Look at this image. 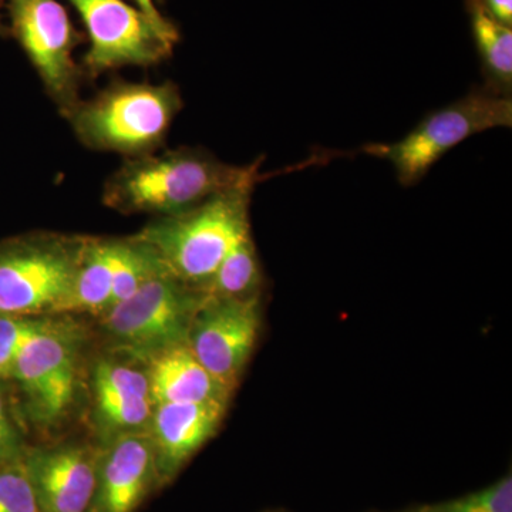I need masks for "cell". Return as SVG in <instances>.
Returning a JSON list of instances; mask_svg holds the SVG:
<instances>
[{
  "instance_id": "obj_5",
  "label": "cell",
  "mask_w": 512,
  "mask_h": 512,
  "mask_svg": "<svg viewBox=\"0 0 512 512\" xmlns=\"http://www.w3.org/2000/svg\"><path fill=\"white\" fill-rule=\"evenodd\" d=\"M204 299L200 289L161 272L107 309V333L130 355L154 359L187 343L192 320Z\"/></svg>"
},
{
  "instance_id": "obj_24",
  "label": "cell",
  "mask_w": 512,
  "mask_h": 512,
  "mask_svg": "<svg viewBox=\"0 0 512 512\" xmlns=\"http://www.w3.org/2000/svg\"><path fill=\"white\" fill-rule=\"evenodd\" d=\"M485 10L505 26L512 25V0H481Z\"/></svg>"
},
{
  "instance_id": "obj_17",
  "label": "cell",
  "mask_w": 512,
  "mask_h": 512,
  "mask_svg": "<svg viewBox=\"0 0 512 512\" xmlns=\"http://www.w3.org/2000/svg\"><path fill=\"white\" fill-rule=\"evenodd\" d=\"M264 285L261 262L251 234L229 251L202 292L212 299H258Z\"/></svg>"
},
{
  "instance_id": "obj_18",
  "label": "cell",
  "mask_w": 512,
  "mask_h": 512,
  "mask_svg": "<svg viewBox=\"0 0 512 512\" xmlns=\"http://www.w3.org/2000/svg\"><path fill=\"white\" fill-rule=\"evenodd\" d=\"M414 512H512L511 474L476 493L443 503L423 505Z\"/></svg>"
},
{
  "instance_id": "obj_9",
  "label": "cell",
  "mask_w": 512,
  "mask_h": 512,
  "mask_svg": "<svg viewBox=\"0 0 512 512\" xmlns=\"http://www.w3.org/2000/svg\"><path fill=\"white\" fill-rule=\"evenodd\" d=\"M259 328V298L238 301L205 296L192 320L187 345L198 362L232 392L254 352Z\"/></svg>"
},
{
  "instance_id": "obj_4",
  "label": "cell",
  "mask_w": 512,
  "mask_h": 512,
  "mask_svg": "<svg viewBox=\"0 0 512 512\" xmlns=\"http://www.w3.org/2000/svg\"><path fill=\"white\" fill-rule=\"evenodd\" d=\"M511 126V97L498 96L484 87L429 114L402 140L370 144L365 151L369 156L389 161L399 183L412 187L426 177L441 157L467 138Z\"/></svg>"
},
{
  "instance_id": "obj_8",
  "label": "cell",
  "mask_w": 512,
  "mask_h": 512,
  "mask_svg": "<svg viewBox=\"0 0 512 512\" xmlns=\"http://www.w3.org/2000/svg\"><path fill=\"white\" fill-rule=\"evenodd\" d=\"M9 9L16 39L63 114L80 100L83 69L74 50L82 35L59 0H9Z\"/></svg>"
},
{
  "instance_id": "obj_21",
  "label": "cell",
  "mask_w": 512,
  "mask_h": 512,
  "mask_svg": "<svg viewBox=\"0 0 512 512\" xmlns=\"http://www.w3.org/2000/svg\"><path fill=\"white\" fill-rule=\"evenodd\" d=\"M43 323L28 316L0 315V377L12 376L20 349Z\"/></svg>"
},
{
  "instance_id": "obj_12",
  "label": "cell",
  "mask_w": 512,
  "mask_h": 512,
  "mask_svg": "<svg viewBox=\"0 0 512 512\" xmlns=\"http://www.w3.org/2000/svg\"><path fill=\"white\" fill-rule=\"evenodd\" d=\"M156 478V450L151 437L124 434L99 457L90 512H134Z\"/></svg>"
},
{
  "instance_id": "obj_23",
  "label": "cell",
  "mask_w": 512,
  "mask_h": 512,
  "mask_svg": "<svg viewBox=\"0 0 512 512\" xmlns=\"http://www.w3.org/2000/svg\"><path fill=\"white\" fill-rule=\"evenodd\" d=\"M20 441L10 419L6 397L0 389V464L20 460Z\"/></svg>"
},
{
  "instance_id": "obj_3",
  "label": "cell",
  "mask_w": 512,
  "mask_h": 512,
  "mask_svg": "<svg viewBox=\"0 0 512 512\" xmlns=\"http://www.w3.org/2000/svg\"><path fill=\"white\" fill-rule=\"evenodd\" d=\"M256 183L215 195L183 214L148 225L137 237L160 256L168 274L202 291L232 248L249 231V204Z\"/></svg>"
},
{
  "instance_id": "obj_16",
  "label": "cell",
  "mask_w": 512,
  "mask_h": 512,
  "mask_svg": "<svg viewBox=\"0 0 512 512\" xmlns=\"http://www.w3.org/2000/svg\"><path fill=\"white\" fill-rule=\"evenodd\" d=\"M474 42L485 76V89L511 97L512 29L495 20L481 0H466Z\"/></svg>"
},
{
  "instance_id": "obj_1",
  "label": "cell",
  "mask_w": 512,
  "mask_h": 512,
  "mask_svg": "<svg viewBox=\"0 0 512 512\" xmlns=\"http://www.w3.org/2000/svg\"><path fill=\"white\" fill-rule=\"evenodd\" d=\"M261 160L245 167L224 163L204 148L181 147L126 158L107 178L103 202L123 214L173 217L215 195L256 183Z\"/></svg>"
},
{
  "instance_id": "obj_14",
  "label": "cell",
  "mask_w": 512,
  "mask_h": 512,
  "mask_svg": "<svg viewBox=\"0 0 512 512\" xmlns=\"http://www.w3.org/2000/svg\"><path fill=\"white\" fill-rule=\"evenodd\" d=\"M151 400L154 403L227 402L231 390L218 382L198 362L187 343L165 350L151 359Z\"/></svg>"
},
{
  "instance_id": "obj_7",
  "label": "cell",
  "mask_w": 512,
  "mask_h": 512,
  "mask_svg": "<svg viewBox=\"0 0 512 512\" xmlns=\"http://www.w3.org/2000/svg\"><path fill=\"white\" fill-rule=\"evenodd\" d=\"M86 26L83 69L92 77L120 67H150L173 55L180 35L124 0H67Z\"/></svg>"
},
{
  "instance_id": "obj_6",
  "label": "cell",
  "mask_w": 512,
  "mask_h": 512,
  "mask_svg": "<svg viewBox=\"0 0 512 512\" xmlns=\"http://www.w3.org/2000/svg\"><path fill=\"white\" fill-rule=\"evenodd\" d=\"M83 241L46 235L0 247V315L63 312Z\"/></svg>"
},
{
  "instance_id": "obj_13",
  "label": "cell",
  "mask_w": 512,
  "mask_h": 512,
  "mask_svg": "<svg viewBox=\"0 0 512 512\" xmlns=\"http://www.w3.org/2000/svg\"><path fill=\"white\" fill-rule=\"evenodd\" d=\"M227 402L157 404L153 419L157 477L171 478L217 431Z\"/></svg>"
},
{
  "instance_id": "obj_22",
  "label": "cell",
  "mask_w": 512,
  "mask_h": 512,
  "mask_svg": "<svg viewBox=\"0 0 512 512\" xmlns=\"http://www.w3.org/2000/svg\"><path fill=\"white\" fill-rule=\"evenodd\" d=\"M96 393H126L150 397V380L143 372L131 367L103 362L94 375Z\"/></svg>"
},
{
  "instance_id": "obj_25",
  "label": "cell",
  "mask_w": 512,
  "mask_h": 512,
  "mask_svg": "<svg viewBox=\"0 0 512 512\" xmlns=\"http://www.w3.org/2000/svg\"><path fill=\"white\" fill-rule=\"evenodd\" d=\"M133 2L137 9H140L144 15H147L148 18L154 20V22L158 23V25H171L170 20L165 19L164 16L161 15L160 10H158L154 0H133Z\"/></svg>"
},
{
  "instance_id": "obj_19",
  "label": "cell",
  "mask_w": 512,
  "mask_h": 512,
  "mask_svg": "<svg viewBox=\"0 0 512 512\" xmlns=\"http://www.w3.org/2000/svg\"><path fill=\"white\" fill-rule=\"evenodd\" d=\"M104 421L114 429H138L151 417L150 397L126 393H96Z\"/></svg>"
},
{
  "instance_id": "obj_11",
  "label": "cell",
  "mask_w": 512,
  "mask_h": 512,
  "mask_svg": "<svg viewBox=\"0 0 512 512\" xmlns=\"http://www.w3.org/2000/svg\"><path fill=\"white\" fill-rule=\"evenodd\" d=\"M42 512H90L99 457L80 446L37 450L23 458Z\"/></svg>"
},
{
  "instance_id": "obj_26",
  "label": "cell",
  "mask_w": 512,
  "mask_h": 512,
  "mask_svg": "<svg viewBox=\"0 0 512 512\" xmlns=\"http://www.w3.org/2000/svg\"><path fill=\"white\" fill-rule=\"evenodd\" d=\"M0 5H2V0H0ZM0 33H5V28L2 26V22H0Z\"/></svg>"
},
{
  "instance_id": "obj_10",
  "label": "cell",
  "mask_w": 512,
  "mask_h": 512,
  "mask_svg": "<svg viewBox=\"0 0 512 512\" xmlns=\"http://www.w3.org/2000/svg\"><path fill=\"white\" fill-rule=\"evenodd\" d=\"M73 340L60 328L43 323L16 357L12 376L28 393L40 419L56 420L72 403L76 389Z\"/></svg>"
},
{
  "instance_id": "obj_20",
  "label": "cell",
  "mask_w": 512,
  "mask_h": 512,
  "mask_svg": "<svg viewBox=\"0 0 512 512\" xmlns=\"http://www.w3.org/2000/svg\"><path fill=\"white\" fill-rule=\"evenodd\" d=\"M0 512H42L23 458L0 464Z\"/></svg>"
},
{
  "instance_id": "obj_2",
  "label": "cell",
  "mask_w": 512,
  "mask_h": 512,
  "mask_svg": "<svg viewBox=\"0 0 512 512\" xmlns=\"http://www.w3.org/2000/svg\"><path fill=\"white\" fill-rule=\"evenodd\" d=\"M181 109L177 84L114 82L63 116L84 146L136 158L160 150Z\"/></svg>"
},
{
  "instance_id": "obj_15",
  "label": "cell",
  "mask_w": 512,
  "mask_h": 512,
  "mask_svg": "<svg viewBox=\"0 0 512 512\" xmlns=\"http://www.w3.org/2000/svg\"><path fill=\"white\" fill-rule=\"evenodd\" d=\"M117 239L84 238L79 266L63 312H106L113 291Z\"/></svg>"
}]
</instances>
